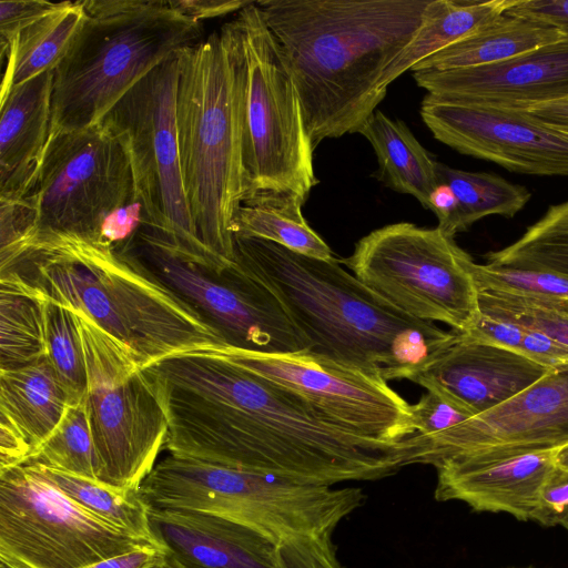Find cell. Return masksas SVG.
<instances>
[{"mask_svg": "<svg viewBox=\"0 0 568 568\" xmlns=\"http://www.w3.org/2000/svg\"><path fill=\"white\" fill-rule=\"evenodd\" d=\"M142 369L165 413L171 455L331 486L381 479L412 465L406 439L387 444L353 435L296 393L210 347Z\"/></svg>", "mask_w": 568, "mask_h": 568, "instance_id": "cell-1", "label": "cell"}, {"mask_svg": "<svg viewBox=\"0 0 568 568\" xmlns=\"http://www.w3.org/2000/svg\"><path fill=\"white\" fill-rule=\"evenodd\" d=\"M432 0H258L295 83L313 150L358 133L387 90V67L423 26Z\"/></svg>", "mask_w": 568, "mask_h": 568, "instance_id": "cell-2", "label": "cell"}, {"mask_svg": "<svg viewBox=\"0 0 568 568\" xmlns=\"http://www.w3.org/2000/svg\"><path fill=\"white\" fill-rule=\"evenodd\" d=\"M235 263L268 287L311 353L385 381L409 379L457 338L375 294L335 257L305 256L273 242L234 235Z\"/></svg>", "mask_w": 568, "mask_h": 568, "instance_id": "cell-3", "label": "cell"}, {"mask_svg": "<svg viewBox=\"0 0 568 568\" xmlns=\"http://www.w3.org/2000/svg\"><path fill=\"white\" fill-rule=\"evenodd\" d=\"M49 300L87 314L128 345L142 367L193 349L229 346L223 334L130 251L95 239L30 229L0 251Z\"/></svg>", "mask_w": 568, "mask_h": 568, "instance_id": "cell-4", "label": "cell"}, {"mask_svg": "<svg viewBox=\"0 0 568 568\" xmlns=\"http://www.w3.org/2000/svg\"><path fill=\"white\" fill-rule=\"evenodd\" d=\"M176 124L185 193L199 237L235 264L233 223L247 193L245 67L234 19L178 51Z\"/></svg>", "mask_w": 568, "mask_h": 568, "instance_id": "cell-5", "label": "cell"}, {"mask_svg": "<svg viewBox=\"0 0 568 568\" xmlns=\"http://www.w3.org/2000/svg\"><path fill=\"white\" fill-rule=\"evenodd\" d=\"M85 20L53 70L49 134L102 122L172 54L200 41L201 23L164 0H84Z\"/></svg>", "mask_w": 568, "mask_h": 568, "instance_id": "cell-6", "label": "cell"}, {"mask_svg": "<svg viewBox=\"0 0 568 568\" xmlns=\"http://www.w3.org/2000/svg\"><path fill=\"white\" fill-rule=\"evenodd\" d=\"M178 77L175 52L138 81L102 121L126 145L143 227L151 239L220 277L230 267L199 237L185 193L176 124Z\"/></svg>", "mask_w": 568, "mask_h": 568, "instance_id": "cell-7", "label": "cell"}, {"mask_svg": "<svg viewBox=\"0 0 568 568\" xmlns=\"http://www.w3.org/2000/svg\"><path fill=\"white\" fill-rule=\"evenodd\" d=\"M234 21L245 67L244 200L293 196L305 203L318 180L292 74L256 1L241 9Z\"/></svg>", "mask_w": 568, "mask_h": 568, "instance_id": "cell-8", "label": "cell"}, {"mask_svg": "<svg viewBox=\"0 0 568 568\" xmlns=\"http://www.w3.org/2000/svg\"><path fill=\"white\" fill-rule=\"evenodd\" d=\"M71 310L85 358V403L99 462V481L139 489L165 447V413L133 349L83 312Z\"/></svg>", "mask_w": 568, "mask_h": 568, "instance_id": "cell-9", "label": "cell"}, {"mask_svg": "<svg viewBox=\"0 0 568 568\" xmlns=\"http://www.w3.org/2000/svg\"><path fill=\"white\" fill-rule=\"evenodd\" d=\"M404 314L466 333L480 316L473 258L439 227L399 222L362 237L339 261Z\"/></svg>", "mask_w": 568, "mask_h": 568, "instance_id": "cell-10", "label": "cell"}, {"mask_svg": "<svg viewBox=\"0 0 568 568\" xmlns=\"http://www.w3.org/2000/svg\"><path fill=\"white\" fill-rule=\"evenodd\" d=\"M21 199L32 211L31 229L99 240L113 213L138 202L123 139L104 121L49 134Z\"/></svg>", "mask_w": 568, "mask_h": 568, "instance_id": "cell-11", "label": "cell"}, {"mask_svg": "<svg viewBox=\"0 0 568 568\" xmlns=\"http://www.w3.org/2000/svg\"><path fill=\"white\" fill-rule=\"evenodd\" d=\"M151 544L81 507L37 464L0 471V555L22 568H85Z\"/></svg>", "mask_w": 568, "mask_h": 568, "instance_id": "cell-12", "label": "cell"}, {"mask_svg": "<svg viewBox=\"0 0 568 568\" xmlns=\"http://www.w3.org/2000/svg\"><path fill=\"white\" fill-rule=\"evenodd\" d=\"M124 248L216 327L229 346L262 354L310 351L307 339L276 295L236 263L216 277L161 246L142 230Z\"/></svg>", "mask_w": 568, "mask_h": 568, "instance_id": "cell-13", "label": "cell"}, {"mask_svg": "<svg viewBox=\"0 0 568 568\" xmlns=\"http://www.w3.org/2000/svg\"><path fill=\"white\" fill-rule=\"evenodd\" d=\"M233 364L303 397L335 426L371 440L400 444L416 434L409 404L382 377L311 352L262 354L210 347Z\"/></svg>", "mask_w": 568, "mask_h": 568, "instance_id": "cell-14", "label": "cell"}, {"mask_svg": "<svg viewBox=\"0 0 568 568\" xmlns=\"http://www.w3.org/2000/svg\"><path fill=\"white\" fill-rule=\"evenodd\" d=\"M420 115L434 138L510 172L568 175V132L523 110L449 101L427 93Z\"/></svg>", "mask_w": 568, "mask_h": 568, "instance_id": "cell-15", "label": "cell"}, {"mask_svg": "<svg viewBox=\"0 0 568 568\" xmlns=\"http://www.w3.org/2000/svg\"><path fill=\"white\" fill-rule=\"evenodd\" d=\"M414 464L489 448H559L568 444V363L504 404L446 432L409 437Z\"/></svg>", "mask_w": 568, "mask_h": 568, "instance_id": "cell-16", "label": "cell"}, {"mask_svg": "<svg viewBox=\"0 0 568 568\" xmlns=\"http://www.w3.org/2000/svg\"><path fill=\"white\" fill-rule=\"evenodd\" d=\"M429 94L454 102L501 109L568 99V36L511 59L481 67L413 72Z\"/></svg>", "mask_w": 568, "mask_h": 568, "instance_id": "cell-17", "label": "cell"}, {"mask_svg": "<svg viewBox=\"0 0 568 568\" xmlns=\"http://www.w3.org/2000/svg\"><path fill=\"white\" fill-rule=\"evenodd\" d=\"M556 448L500 447L438 462L435 498L459 500L476 511L506 513L531 520L537 498L555 464Z\"/></svg>", "mask_w": 568, "mask_h": 568, "instance_id": "cell-18", "label": "cell"}, {"mask_svg": "<svg viewBox=\"0 0 568 568\" xmlns=\"http://www.w3.org/2000/svg\"><path fill=\"white\" fill-rule=\"evenodd\" d=\"M150 529L183 568H288L267 536L230 517L185 508H149Z\"/></svg>", "mask_w": 568, "mask_h": 568, "instance_id": "cell-19", "label": "cell"}, {"mask_svg": "<svg viewBox=\"0 0 568 568\" xmlns=\"http://www.w3.org/2000/svg\"><path fill=\"white\" fill-rule=\"evenodd\" d=\"M549 369L516 352L458 333L412 382L445 394L477 416L511 399Z\"/></svg>", "mask_w": 568, "mask_h": 568, "instance_id": "cell-20", "label": "cell"}, {"mask_svg": "<svg viewBox=\"0 0 568 568\" xmlns=\"http://www.w3.org/2000/svg\"><path fill=\"white\" fill-rule=\"evenodd\" d=\"M53 70L0 99V200L26 192L42 156L52 116Z\"/></svg>", "mask_w": 568, "mask_h": 568, "instance_id": "cell-21", "label": "cell"}, {"mask_svg": "<svg viewBox=\"0 0 568 568\" xmlns=\"http://www.w3.org/2000/svg\"><path fill=\"white\" fill-rule=\"evenodd\" d=\"M69 405L47 357L19 368L0 369V418L27 439L31 456L58 427Z\"/></svg>", "mask_w": 568, "mask_h": 568, "instance_id": "cell-22", "label": "cell"}, {"mask_svg": "<svg viewBox=\"0 0 568 568\" xmlns=\"http://www.w3.org/2000/svg\"><path fill=\"white\" fill-rule=\"evenodd\" d=\"M565 37L552 26L505 13L466 38L422 60L412 71H448L494 64Z\"/></svg>", "mask_w": 568, "mask_h": 568, "instance_id": "cell-23", "label": "cell"}, {"mask_svg": "<svg viewBox=\"0 0 568 568\" xmlns=\"http://www.w3.org/2000/svg\"><path fill=\"white\" fill-rule=\"evenodd\" d=\"M373 146L378 161V180L392 190L413 195L428 209L438 185L437 161L400 120L376 110L358 131Z\"/></svg>", "mask_w": 568, "mask_h": 568, "instance_id": "cell-24", "label": "cell"}, {"mask_svg": "<svg viewBox=\"0 0 568 568\" xmlns=\"http://www.w3.org/2000/svg\"><path fill=\"white\" fill-rule=\"evenodd\" d=\"M48 296L19 273L0 271V369L47 357Z\"/></svg>", "mask_w": 568, "mask_h": 568, "instance_id": "cell-25", "label": "cell"}, {"mask_svg": "<svg viewBox=\"0 0 568 568\" xmlns=\"http://www.w3.org/2000/svg\"><path fill=\"white\" fill-rule=\"evenodd\" d=\"M511 0H432L426 19L402 53L384 71L379 85H388L418 62L466 38L506 13Z\"/></svg>", "mask_w": 568, "mask_h": 568, "instance_id": "cell-26", "label": "cell"}, {"mask_svg": "<svg viewBox=\"0 0 568 568\" xmlns=\"http://www.w3.org/2000/svg\"><path fill=\"white\" fill-rule=\"evenodd\" d=\"M84 20L83 1H62L54 10L23 29L6 57L1 97L34 77L54 70L69 51Z\"/></svg>", "mask_w": 568, "mask_h": 568, "instance_id": "cell-27", "label": "cell"}, {"mask_svg": "<svg viewBox=\"0 0 568 568\" xmlns=\"http://www.w3.org/2000/svg\"><path fill=\"white\" fill-rule=\"evenodd\" d=\"M303 204L293 196L246 199L235 215L233 234L266 240L310 257L334 258L329 246L304 219Z\"/></svg>", "mask_w": 568, "mask_h": 568, "instance_id": "cell-28", "label": "cell"}, {"mask_svg": "<svg viewBox=\"0 0 568 568\" xmlns=\"http://www.w3.org/2000/svg\"><path fill=\"white\" fill-rule=\"evenodd\" d=\"M436 174L438 184L448 185L457 199L456 233L486 216L513 217L531 197L525 186L493 173L469 172L437 162Z\"/></svg>", "mask_w": 568, "mask_h": 568, "instance_id": "cell-29", "label": "cell"}, {"mask_svg": "<svg viewBox=\"0 0 568 568\" xmlns=\"http://www.w3.org/2000/svg\"><path fill=\"white\" fill-rule=\"evenodd\" d=\"M39 466L61 491L88 511L131 535L156 542L150 529L149 506L139 489H123Z\"/></svg>", "mask_w": 568, "mask_h": 568, "instance_id": "cell-30", "label": "cell"}, {"mask_svg": "<svg viewBox=\"0 0 568 568\" xmlns=\"http://www.w3.org/2000/svg\"><path fill=\"white\" fill-rule=\"evenodd\" d=\"M487 263L568 276V201L549 206L513 244L488 253Z\"/></svg>", "mask_w": 568, "mask_h": 568, "instance_id": "cell-31", "label": "cell"}, {"mask_svg": "<svg viewBox=\"0 0 568 568\" xmlns=\"http://www.w3.org/2000/svg\"><path fill=\"white\" fill-rule=\"evenodd\" d=\"M26 464H39L47 468L99 480V462L85 399L69 405L58 427Z\"/></svg>", "mask_w": 568, "mask_h": 568, "instance_id": "cell-32", "label": "cell"}, {"mask_svg": "<svg viewBox=\"0 0 568 568\" xmlns=\"http://www.w3.org/2000/svg\"><path fill=\"white\" fill-rule=\"evenodd\" d=\"M480 313L539 332L568 347V298L480 291Z\"/></svg>", "mask_w": 568, "mask_h": 568, "instance_id": "cell-33", "label": "cell"}, {"mask_svg": "<svg viewBox=\"0 0 568 568\" xmlns=\"http://www.w3.org/2000/svg\"><path fill=\"white\" fill-rule=\"evenodd\" d=\"M47 358L64 387L70 404L85 399L87 366L75 316L71 308L49 300Z\"/></svg>", "mask_w": 568, "mask_h": 568, "instance_id": "cell-34", "label": "cell"}, {"mask_svg": "<svg viewBox=\"0 0 568 568\" xmlns=\"http://www.w3.org/2000/svg\"><path fill=\"white\" fill-rule=\"evenodd\" d=\"M464 334L516 352L548 368L568 363V347L539 332L483 313Z\"/></svg>", "mask_w": 568, "mask_h": 568, "instance_id": "cell-35", "label": "cell"}, {"mask_svg": "<svg viewBox=\"0 0 568 568\" xmlns=\"http://www.w3.org/2000/svg\"><path fill=\"white\" fill-rule=\"evenodd\" d=\"M470 271L478 292L497 291L535 297L568 298V276L475 262Z\"/></svg>", "mask_w": 568, "mask_h": 568, "instance_id": "cell-36", "label": "cell"}, {"mask_svg": "<svg viewBox=\"0 0 568 568\" xmlns=\"http://www.w3.org/2000/svg\"><path fill=\"white\" fill-rule=\"evenodd\" d=\"M409 410L415 432L423 436L446 432L474 417L466 407L435 389H427Z\"/></svg>", "mask_w": 568, "mask_h": 568, "instance_id": "cell-37", "label": "cell"}, {"mask_svg": "<svg viewBox=\"0 0 568 568\" xmlns=\"http://www.w3.org/2000/svg\"><path fill=\"white\" fill-rule=\"evenodd\" d=\"M531 520L568 531V470L555 467L540 488Z\"/></svg>", "mask_w": 568, "mask_h": 568, "instance_id": "cell-38", "label": "cell"}, {"mask_svg": "<svg viewBox=\"0 0 568 568\" xmlns=\"http://www.w3.org/2000/svg\"><path fill=\"white\" fill-rule=\"evenodd\" d=\"M59 2L45 0L0 1L1 58L9 53L17 36L28 26L51 12Z\"/></svg>", "mask_w": 568, "mask_h": 568, "instance_id": "cell-39", "label": "cell"}, {"mask_svg": "<svg viewBox=\"0 0 568 568\" xmlns=\"http://www.w3.org/2000/svg\"><path fill=\"white\" fill-rule=\"evenodd\" d=\"M506 14L552 26L568 36V0H511Z\"/></svg>", "mask_w": 568, "mask_h": 568, "instance_id": "cell-40", "label": "cell"}, {"mask_svg": "<svg viewBox=\"0 0 568 568\" xmlns=\"http://www.w3.org/2000/svg\"><path fill=\"white\" fill-rule=\"evenodd\" d=\"M172 8L201 23L202 20L239 12L248 0H169Z\"/></svg>", "mask_w": 568, "mask_h": 568, "instance_id": "cell-41", "label": "cell"}, {"mask_svg": "<svg viewBox=\"0 0 568 568\" xmlns=\"http://www.w3.org/2000/svg\"><path fill=\"white\" fill-rule=\"evenodd\" d=\"M165 557L166 551L163 547L151 544L97 561L85 568H152L162 562Z\"/></svg>", "mask_w": 568, "mask_h": 568, "instance_id": "cell-42", "label": "cell"}, {"mask_svg": "<svg viewBox=\"0 0 568 568\" xmlns=\"http://www.w3.org/2000/svg\"><path fill=\"white\" fill-rule=\"evenodd\" d=\"M428 210L433 211L438 219V225L445 234L454 237L456 233V217L458 203L452 189L439 183L430 193Z\"/></svg>", "mask_w": 568, "mask_h": 568, "instance_id": "cell-43", "label": "cell"}, {"mask_svg": "<svg viewBox=\"0 0 568 568\" xmlns=\"http://www.w3.org/2000/svg\"><path fill=\"white\" fill-rule=\"evenodd\" d=\"M523 111L552 128L568 131V99L537 104Z\"/></svg>", "mask_w": 568, "mask_h": 568, "instance_id": "cell-44", "label": "cell"}, {"mask_svg": "<svg viewBox=\"0 0 568 568\" xmlns=\"http://www.w3.org/2000/svg\"><path fill=\"white\" fill-rule=\"evenodd\" d=\"M555 464L557 467L568 470V444L556 448Z\"/></svg>", "mask_w": 568, "mask_h": 568, "instance_id": "cell-45", "label": "cell"}, {"mask_svg": "<svg viewBox=\"0 0 568 568\" xmlns=\"http://www.w3.org/2000/svg\"><path fill=\"white\" fill-rule=\"evenodd\" d=\"M152 568H183L173 558L166 555L165 559Z\"/></svg>", "mask_w": 568, "mask_h": 568, "instance_id": "cell-46", "label": "cell"}, {"mask_svg": "<svg viewBox=\"0 0 568 568\" xmlns=\"http://www.w3.org/2000/svg\"><path fill=\"white\" fill-rule=\"evenodd\" d=\"M0 568H22L11 559L0 555Z\"/></svg>", "mask_w": 568, "mask_h": 568, "instance_id": "cell-47", "label": "cell"}, {"mask_svg": "<svg viewBox=\"0 0 568 568\" xmlns=\"http://www.w3.org/2000/svg\"><path fill=\"white\" fill-rule=\"evenodd\" d=\"M568 132V131H567Z\"/></svg>", "mask_w": 568, "mask_h": 568, "instance_id": "cell-48", "label": "cell"}]
</instances>
